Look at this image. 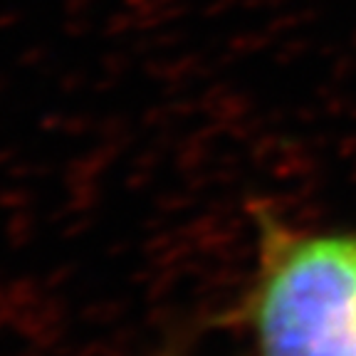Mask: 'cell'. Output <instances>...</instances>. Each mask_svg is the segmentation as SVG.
<instances>
[{
  "label": "cell",
  "mask_w": 356,
  "mask_h": 356,
  "mask_svg": "<svg viewBox=\"0 0 356 356\" xmlns=\"http://www.w3.org/2000/svg\"><path fill=\"white\" fill-rule=\"evenodd\" d=\"M247 324L258 356H356V235L272 240Z\"/></svg>",
  "instance_id": "1"
}]
</instances>
